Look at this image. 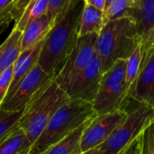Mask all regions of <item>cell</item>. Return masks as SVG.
<instances>
[{"instance_id": "6da1fadb", "label": "cell", "mask_w": 154, "mask_h": 154, "mask_svg": "<svg viewBox=\"0 0 154 154\" xmlns=\"http://www.w3.org/2000/svg\"><path fill=\"white\" fill-rule=\"evenodd\" d=\"M85 0H78L44 38L38 65L54 80L64 68L79 38Z\"/></svg>"}, {"instance_id": "7a4b0ae2", "label": "cell", "mask_w": 154, "mask_h": 154, "mask_svg": "<svg viewBox=\"0 0 154 154\" xmlns=\"http://www.w3.org/2000/svg\"><path fill=\"white\" fill-rule=\"evenodd\" d=\"M142 42L135 20L123 16L108 21L98 33L96 50L103 73L117 60H127Z\"/></svg>"}, {"instance_id": "3957f363", "label": "cell", "mask_w": 154, "mask_h": 154, "mask_svg": "<svg viewBox=\"0 0 154 154\" xmlns=\"http://www.w3.org/2000/svg\"><path fill=\"white\" fill-rule=\"evenodd\" d=\"M97 116L92 103L69 99L50 119L46 128L33 143L29 154H42L74 130Z\"/></svg>"}, {"instance_id": "277c9868", "label": "cell", "mask_w": 154, "mask_h": 154, "mask_svg": "<svg viewBox=\"0 0 154 154\" xmlns=\"http://www.w3.org/2000/svg\"><path fill=\"white\" fill-rule=\"evenodd\" d=\"M69 99L67 93L53 80L39 92L27 105L18 122V126L33 143L46 128L56 111Z\"/></svg>"}, {"instance_id": "5b68a950", "label": "cell", "mask_w": 154, "mask_h": 154, "mask_svg": "<svg viewBox=\"0 0 154 154\" xmlns=\"http://www.w3.org/2000/svg\"><path fill=\"white\" fill-rule=\"evenodd\" d=\"M122 108L127 114L126 118L107 140L97 147L102 154L121 153L154 120V108L129 97Z\"/></svg>"}, {"instance_id": "8992f818", "label": "cell", "mask_w": 154, "mask_h": 154, "mask_svg": "<svg viewBox=\"0 0 154 154\" xmlns=\"http://www.w3.org/2000/svg\"><path fill=\"white\" fill-rule=\"evenodd\" d=\"M127 60H117L103 73L97 95L92 103L97 116L115 112L123 107L128 97L125 84Z\"/></svg>"}, {"instance_id": "52a82bcc", "label": "cell", "mask_w": 154, "mask_h": 154, "mask_svg": "<svg viewBox=\"0 0 154 154\" xmlns=\"http://www.w3.org/2000/svg\"><path fill=\"white\" fill-rule=\"evenodd\" d=\"M97 33L79 36L67 62L54 81L65 91L72 80L91 62L97 55Z\"/></svg>"}, {"instance_id": "ba28073f", "label": "cell", "mask_w": 154, "mask_h": 154, "mask_svg": "<svg viewBox=\"0 0 154 154\" xmlns=\"http://www.w3.org/2000/svg\"><path fill=\"white\" fill-rule=\"evenodd\" d=\"M126 116L127 114L123 108L111 113L97 115L88 122L83 131L80 142L81 152H84L99 147L124 122Z\"/></svg>"}, {"instance_id": "9c48e42d", "label": "cell", "mask_w": 154, "mask_h": 154, "mask_svg": "<svg viewBox=\"0 0 154 154\" xmlns=\"http://www.w3.org/2000/svg\"><path fill=\"white\" fill-rule=\"evenodd\" d=\"M52 81L53 79L37 64L23 79L13 96L2 105L1 109L11 112H23L32 98Z\"/></svg>"}, {"instance_id": "30bf717a", "label": "cell", "mask_w": 154, "mask_h": 154, "mask_svg": "<svg viewBox=\"0 0 154 154\" xmlns=\"http://www.w3.org/2000/svg\"><path fill=\"white\" fill-rule=\"evenodd\" d=\"M102 76L101 61L97 54L91 62L72 80L65 92L70 99L93 103L97 95Z\"/></svg>"}, {"instance_id": "8fae6325", "label": "cell", "mask_w": 154, "mask_h": 154, "mask_svg": "<svg viewBox=\"0 0 154 154\" xmlns=\"http://www.w3.org/2000/svg\"><path fill=\"white\" fill-rule=\"evenodd\" d=\"M143 58L139 74L128 97L154 108V48L143 44Z\"/></svg>"}, {"instance_id": "7c38bea8", "label": "cell", "mask_w": 154, "mask_h": 154, "mask_svg": "<svg viewBox=\"0 0 154 154\" xmlns=\"http://www.w3.org/2000/svg\"><path fill=\"white\" fill-rule=\"evenodd\" d=\"M43 41H44V39L42 42H40L39 43H37L36 45H34L33 47L21 52L17 60L14 64L13 79H12L10 88L7 92L5 102L7 101L13 96V94L16 90L18 86L23 80V79L38 64V60H39L41 50H42V47L43 44Z\"/></svg>"}, {"instance_id": "4fadbf2b", "label": "cell", "mask_w": 154, "mask_h": 154, "mask_svg": "<svg viewBox=\"0 0 154 154\" xmlns=\"http://www.w3.org/2000/svg\"><path fill=\"white\" fill-rule=\"evenodd\" d=\"M54 23L53 19L48 13L30 23L22 32V51L42 42L51 30Z\"/></svg>"}, {"instance_id": "5bb4252c", "label": "cell", "mask_w": 154, "mask_h": 154, "mask_svg": "<svg viewBox=\"0 0 154 154\" xmlns=\"http://www.w3.org/2000/svg\"><path fill=\"white\" fill-rule=\"evenodd\" d=\"M22 52V32L13 29L0 46V74L13 66Z\"/></svg>"}, {"instance_id": "9a60e30c", "label": "cell", "mask_w": 154, "mask_h": 154, "mask_svg": "<svg viewBox=\"0 0 154 154\" xmlns=\"http://www.w3.org/2000/svg\"><path fill=\"white\" fill-rule=\"evenodd\" d=\"M132 17L136 22L142 42H144L154 28V0H138Z\"/></svg>"}, {"instance_id": "2e32d148", "label": "cell", "mask_w": 154, "mask_h": 154, "mask_svg": "<svg viewBox=\"0 0 154 154\" xmlns=\"http://www.w3.org/2000/svg\"><path fill=\"white\" fill-rule=\"evenodd\" d=\"M105 24V11L85 4L80 19L79 36H84L89 33L98 34Z\"/></svg>"}, {"instance_id": "e0dca14e", "label": "cell", "mask_w": 154, "mask_h": 154, "mask_svg": "<svg viewBox=\"0 0 154 154\" xmlns=\"http://www.w3.org/2000/svg\"><path fill=\"white\" fill-rule=\"evenodd\" d=\"M32 144L18 125L0 142V154H29Z\"/></svg>"}, {"instance_id": "ac0fdd59", "label": "cell", "mask_w": 154, "mask_h": 154, "mask_svg": "<svg viewBox=\"0 0 154 154\" xmlns=\"http://www.w3.org/2000/svg\"><path fill=\"white\" fill-rule=\"evenodd\" d=\"M91 121V120H90ZM89 121V122H90ZM86 123L83 125L79 126L76 130H74L72 133H70L69 135L64 137L62 140L52 145L51 148H49L46 152L42 154H80L81 148H80V142L81 137L84 129L86 128L87 125Z\"/></svg>"}, {"instance_id": "d6986e66", "label": "cell", "mask_w": 154, "mask_h": 154, "mask_svg": "<svg viewBox=\"0 0 154 154\" xmlns=\"http://www.w3.org/2000/svg\"><path fill=\"white\" fill-rule=\"evenodd\" d=\"M48 8L49 0H32V2L24 9L19 20L15 22L14 28L23 32V30L30 23L45 14L48 12Z\"/></svg>"}, {"instance_id": "ffe728a7", "label": "cell", "mask_w": 154, "mask_h": 154, "mask_svg": "<svg viewBox=\"0 0 154 154\" xmlns=\"http://www.w3.org/2000/svg\"><path fill=\"white\" fill-rule=\"evenodd\" d=\"M138 0H115L105 11V23L123 16H131L136 9Z\"/></svg>"}, {"instance_id": "44dd1931", "label": "cell", "mask_w": 154, "mask_h": 154, "mask_svg": "<svg viewBox=\"0 0 154 154\" xmlns=\"http://www.w3.org/2000/svg\"><path fill=\"white\" fill-rule=\"evenodd\" d=\"M143 58V44L141 42L134 51V52L131 54V56L127 59L126 70H125V84L128 89V93L132 85L134 83L139 74Z\"/></svg>"}, {"instance_id": "7402d4cb", "label": "cell", "mask_w": 154, "mask_h": 154, "mask_svg": "<svg viewBox=\"0 0 154 154\" xmlns=\"http://www.w3.org/2000/svg\"><path fill=\"white\" fill-rule=\"evenodd\" d=\"M23 112H11L0 109V142H2L17 125Z\"/></svg>"}, {"instance_id": "603a6c76", "label": "cell", "mask_w": 154, "mask_h": 154, "mask_svg": "<svg viewBox=\"0 0 154 154\" xmlns=\"http://www.w3.org/2000/svg\"><path fill=\"white\" fill-rule=\"evenodd\" d=\"M77 1L78 0H49L47 13L51 16L54 23H57Z\"/></svg>"}, {"instance_id": "cb8c5ba5", "label": "cell", "mask_w": 154, "mask_h": 154, "mask_svg": "<svg viewBox=\"0 0 154 154\" xmlns=\"http://www.w3.org/2000/svg\"><path fill=\"white\" fill-rule=\"evenodd\" d=\"M140 154H154V120L138 136Z\"/></svg>"}, {"instance_id": "d4e9b609", "label": "cell", "mask_w": 154, "mask_h": 154, "mask_svg": "<svg viewBox=\"0 0 154 154\" xmlns=\"http://www.w3.org/2000/svg\"><path fill=\"white\" fill-rule=\"evenodd\" d=\"M14 65L5 69L3 73L0 74V109L3 103L5 100L7 92L10 88V85L13 79Z\"/></svg>"}, {"instance_id": "484cf974", "label": "cell", "mask_w": 154, "mask_h": 154, "mask_svg": "<svg viewBox=\"0 0 154 154\" xmlns=\"http://www.w3.org/2000/svg\"><path fill=\"white\" fill-rule=\"evenodd\" d=\"M15 0H0V19L14 20L13 7Z\"/></svg>"}, {"instance_id": "4316f807", "label": "cell", "mask_w": 154, "mask_h": 154, "mask_svg": "<svg viewBox=\"0 0 154 154\" xmlns=\"http://www.w3.org/2000/svg\"><path fill=\"white\" fill-rule=\"evenodd\" d=\"M119 154H140V143L139 139L136 138L126 149Z\"/></svg>"}, {"instance_id": "83f0119b", "label": "cell", "mask_w": 154, "mask_h": 154, "mask_svg": "<svg viewBox=\"0 0 154 154\" xmlns=\"http://www.w3.org/2000/svg\"><path fill=\"white\" fill-rule=\"evenodd\" d=\"M86 4L93 5L100 10L105 11V6H106V0H85Z\"/></svg>"}, {"instance_id": "f1b7e54d", "label": "cell", "mask_w": 154, "mask_h": 154, "mask_svg": "<svg viewBox=\"0 0 154 154\" xmlns=\"http://www.w3.org/2000/svg\"><path fill=\"white\" fill-rule=\"evenodd\" d=\"M12 20L10 19H0V35L8 28Z\"/></svg>"}, {"instance_id": "f546056e", "label": "cell", "mask_w": 154, "mask_h": 154, "mask_svg": "<svg viewBox=\"0 0 154 154\" xmlns=\"http://www.w3.org/2000/svg\"><path fill=\"white\" fill-rule=\"evenodd\" d=\"M143 45H146V46H150V47H152L154 48V28L152 29V31L151 32L149 37L147 38V40L144 42H142Z\"/></svg>"}, {"instance_id": "4dcf8cb0", "label": "cell", "mask_w": 154, "mask_h": 154, "mask_svg": "<svg viewBox=\"0 0 154 154\" xmlns=\"http://www.w3.org/2000/svg\"><path fill=\"white\" fill-rule=\"evenodd\" d=\"M80 154H102L99 148H95V149H91L89 151H87V152H81Z\"/></svg>"}, {"instance_id": "1f68e13d", "label": "cell", "mask_w": 154, "mask_h": 154, "mask_svg": "<svg viewBox=\"0 0 154 154\" xmlns=\"http://www.w3.org/2000/svg\"><path fill=\"white\" fill-rule=\"evenodd\" d=\"M115 0H106V6H105V11L111 5V4L114 2Z\"/></svg>"}]
</instances>
